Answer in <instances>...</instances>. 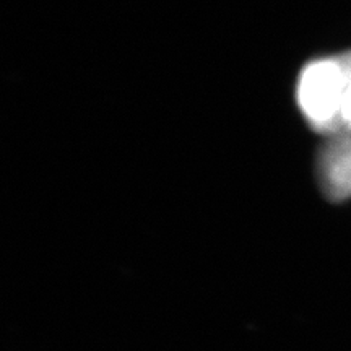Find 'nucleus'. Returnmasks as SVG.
<instances>
[{"mask_svg":"<svg viewBox=\"0 0 351 351\" xmlns=\"http://www.w3.org/2000/svg\"><path fill=\"white\" fill-rule=\"evenodd\" d=\"M346 82L348 62L345 54L313 60L300 73L298 104L309 125L326 137L343 132L340 116Z\"/></svg>","mask_w":351,"mask_h":351,"instance_id":"nucleus-1","label":"nucleus"},{"mask_svg":"<svg viewBox=\"0 0 351 351\" xmlns=\"http://www.w3.org/2000/svg\"><path fill=\"white\" fill-rule=\"evenodd\" d=\"M319 187L332 202L351 199V132H337L317 153L315 163Z\"/></svg>","mask_w":351,"mask_h":351,"instance_id":"nucleus-2","label":"nucleus"},{"mask_svg":"<svg viewBox=\"0 0 351 351\" xmlns=\"http://www.w3.org/2000/svg\"><path fill=\"white\" fill-rule=\"evenodd\" d=\"M346 62H348V82H346L343 103H341V130L351 132V51L345 52Z\"/></svg>","mask_w":351,"mask_h":351,"instance_id":"nucleus-3","label":"nucleus"}]
</instances>
